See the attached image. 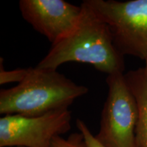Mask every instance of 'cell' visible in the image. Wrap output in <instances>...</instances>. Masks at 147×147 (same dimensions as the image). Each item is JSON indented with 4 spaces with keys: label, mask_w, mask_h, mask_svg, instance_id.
Masks as SVG:
<instances>
[{
    "label": "cell",
    "mask_w": 147,
    "mask_h": 147,
    "mask_svg": "<svg viewBox=\"0 0 147 147\" xmlns=\"http://www.w3.org/2000/svg\"><path fill=\"white\" fill-rule=\"evenodd\" d=\"M51 147H87L82 134L79 132L71 134L67 138L57 136L53 138Z\"/></svg>",
    "instance_id": "obj_9"
},
{
    "label": "cell",
    "mask_w": 147,
    "mask_h": 147,
    "mask_svg": "<svg viewBox=\"0 0 147 147\" xmlns=\"http://www.w3.org/2000/svg\"><path fill=\"white\" fill-rule=\"evenodd\" d=\"M124 76L138 106V117L136 127L138 147H147V76L144 67L128 71Z\"/></svg>",
    "instance_id": "obj_7"
},
{
    "label": "cell",
    "mask_w": 147,
    "mask_h": 147,
    "mask_svg": "<svg viewBox=\"0 0 147 147\" xmlns=\"http://www.w3.org/2000/svg\"><path fill=\"white\" fill-rule=\"evenodd\" d=\"M19 9L24 19L52 45L73 30L82 14L81 5L64 0H21Z\"/></svg>",
    "instance_id": "obj_6"
},
{
    "label": "cell",
    "mask_w": 147,
    "mask_h": 147,
    "mask_svg": "<svg viewBox=\"0 0 147 147\" xmlns=\"http://www.w3.org/2000/svg\"><path fill=\"white\" fill-rule=\"evenodd\" d=\"M89 92L57 69L29 67L27 76L15 87L0 91V113L37 117L69 108Z\"/></svg>",
    "instance_id": "obj_2"
},
{
    "label": "cell",
    "mask_w": 147,
    "mask_h": 147,
    "mask_svg": "<svg viewBox=\"0 0 147 147\" xmlns=\"http://www.w3.org/2000/svg\"><path fill=\"white\" fill-rule=\"evenodd\" d=\"M76 126L78 131L83 136L84 141L87 147H106L101 144L96 138L91 131L87 125L81 119H78L76 120Z\"/></svg>",
    "instance_id": "obj_10"
},
{
    "label": "cell",
    "mask_w": 147,
    "mask_h": 147,
    "mask_svg": "<svg viewBox=\"0 0 147 147\" xmlns=\"http://www.w3.org/2000/svg\"><path fill=\"white\" fill-rule=\"evenodd\" d=\"M108 93L96 136L106 147H138L136 139L138 110L123 73L108 75Z\"/></svg>",
    "instance_id": "obj_4"
},
{
    "label": "cell",
    "mask_w": 147,
    "mask_h": 147,
    "mask_svg": "<svg viewBox=\"0 0 147 147\" xmlns=\"http://www.w3.org/2000/svg\"><path fill=\"white\" fill-rule=\"evenodd\" d=\"M109 27L114 45L123 56L147 57V0H85Z\"/></svg>",
    "instance_id": "obj_3"
},
{
    "label": "cell",
    "mask_w": 147,
    "mask_h": 147,
    "mask_svg": "<svg viewBox=\"0 0 147 147\" xmlns=\"http://www.w3.org/2000/svg\"><path fill=\"white\" fill-rule=\"evenodd\" d=\"M145 62H146V65H145V67H144V69L145 73H146V74L147 76V57H146V58L145 59Z\"/></svg>",
    "instance_id": "obj_11"
},
{
    "label": "cell",
    "mask_w": 147,
    "mask_h": 147,
    "mask_svg": "<svg viewBox=\"0 0 147 147\" xmlns=\"http://www.w3.org/2000/svg\"><path fill=\"white\" fill-rule=\"evenodd\" d=\"M71 119L68 108L37 117L4 115L0 119V147H51L54 138L70 130Z\"/></svg>",
    "instance_id": "obj_5"
},
{
    "label": "cell",
    "mask_w": 147,
    "mask_h": 147,
    "mask_svg": "<svg viewBox=\"0 0 147 147\" xmlns=\"http://www.w3.org/2000/svg\"><path fill=\"white\" fill-rule=\"evenodd\" d=\"M82 14L73 29L63 39L51 45L38 67L57 69L69 62L91 64L108 75L123 73L124 56L114 45L108 25L84 0Z\"/></svg>",
    "instance_id": "obj_1"
},
{
    "label": "cell",
    "mask_w": 147,
    "mask_h": 147,
    "mask_svg": "<svg viewBox=\"0 0 147 147\" xmlns=\"http://www.w3.org/2000/svg\"><path fill=\"white\" fill-rule=\"evenodd\" d=\"M28 68H17L13 70H5L3 67V59L0 58V84L10 82H21L27 76Z\"/></svg>",
    "instance_id": "obj_8"
}]
</instances>
